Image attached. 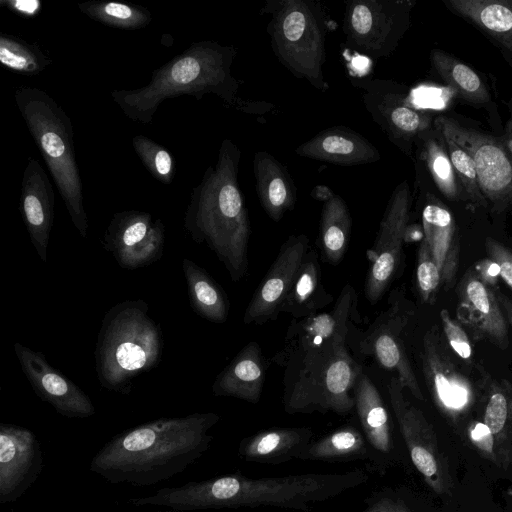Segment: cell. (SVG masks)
<instances>
[{
    "label": "cell",
    "mask_w": 512,
    "mask_h": 512,
    "mask_svg": "<svg viewBox=\"0 0 512 512\" xmlns=\"http://www.w3.org/2000/svg\"><path fill=\"white\" fill-rule=\"evenodd\" d=\"M430 58L438 75L460 97L474 104L490 101V94L481 78L466 64L437 49L431 52Z\"/></svg>",
    "instance_id": "cell-33"
},
{
    "label": "cell",
    "mask_w": 512,
    "mask_h": 512,
    "mask_svg": "<svg viewBox=\"0 0 512 512\" xmlns=\"http://www.w3.org/2000/svg\"><path fill=\"white\" fill-rule=\"evenodd\" d=\"M445 3L512 52V0H447Z\"/></svg>",
    "instance_id": "cell-30"
},
{
    "label": "cell",
    "mask_w": 512,
    "mask_h": 512,
    "mask_svg": "<svg viewBox=\"0 0 512 512\" xmlns=\"http://www.w3.org/2000/svg\"><path fill=\"white\" fill-rule=\"evenodd\" d=\"M476 367L487 393L483 424L491 435H499L512 422V385L507 380L494 379L481 366Z\"/></svg>",
    "instance_id": "cell-37"
},
{
    "label": "cell",
    "mask_w": 512,
    "mask_h": 512,
    "mask_svg": "<svg viewBox=\"0 0 512 512\" xmlns=\"http://www.w3.org/2000/svg\"><path fill=\"white\" fill-rule=\"evenodd\" d=\"M449 348L434 326L423 338L421 360L425 382L435 402L455 413L473 401L474 392L471 382L451 357Z\"/></svg>",
    "instance_id": "cell-18"
},
{
    "label": "cell",
    "mask_w": 512,
    "mask_h": 512,
    "mask_svg": "<svg viewBox=\"0 0 512 512\" xmlns=\"http://www.w3.org/2000/svg\"><path fill=\"white\" fill-rule=\"evenodd\" d=\"M443 333L452 351L463 360L470 361L472 346L470 339L459 320L451 317L448 310L440 313Z\"/></svg>",
    "instance_id": "cell-42"
},
{
    "label": "cell",
    "mask_w": 512,
    "mask_h": 512,
    "mask_svg": "<svg viewBox=\"0 0 512 512\" xmlns=\"http://www.w3.org/2000/svg\"><path fill=\"white\" fill-rule=\"evenodd\" d=\"M165 227L145 211L127 210L113 215L103 238V247L117 264L129 270L146 267L163 254Z\"/></svg>",
    "instance_id": "cell-13"
},
{
    "label": "cell",
    "mask_w": 512,
    "mask_h": 512,
    "mask_svg": "<svg viewBox=\"0 0 512 512\" xmlns=\"http://www.w3.org/2000/svg\"><path fill=\"white\" fill-rule=\"evenodd\" d=\"M422 158L440 192L449 200L457 201L463 194L455 171L440 141L432 135H424Z\"/></svg>",
    "instance_id": "cell-38"
},
{
    "label": "cell",
    "mask_w": 512,
    "mask_h": 512,
    "mask_svg": "<svg viewBox=\"0 0 512 512\" xmlns=\"http://www.w3.org/2000/svg\"><path fill=\"white\" fill-rule=\"evenodd\" d=\"M16 106L54 179L70 219L81 237L88 234L83 187L75 158L71 119L44 90L19 87Z\"/></svg>",
    "instance_id": "cell-6"
},
{
    "label": "cell",
    "mask_w": 512,
    "mask_h": 512,
    "mask_svg": "<svg viewBox=\"0 0 512 512\" xmlns=\"http://www.w3.org/2000/svg\"><path fill=\"white\" fill-rule=\"evenodd\" d=\"M356 412L368 443L387 454L392 448L389 414L372 380L362 371L354 388Z\"/></svg>",
    "instance_id": "cell-29"
},
{
    "label": "cell",
    "mask_w": 512,
    "mask_h": 512,
    "mask_svg": "<svg viewBox=\"0 0 512 512\" xmlns=\"http://www.w3.org/2000/svg\"><path fill=\"white\" fill-rule=\"evenodd\" d=\"M496 296L503 310L507 323L512 327V299L500 291L496 292Z\"/></svg>",
    "instance_id": "cell-46"
},
{
    "label": "cell",
    "mask_w": 512,
    "mask_h": 512,
    "mask_svg": "<svg viewBox=\"0 0 512 512\" xmlns=\"http://www.w3.org/2000/svg\"><path fill=\"white\" fill-rule=\"evenodd\" d=\"M14 351L34 392L57 413L67 418H88L96 413L90 397L53 368L42 352L18 342L14 344Z\"/></svg>",
    "instance_id": "cell-16"
},
{
    "label": "cell",
    "mask_w": 512,
    "mask_h": 512,
    "mask_svg": "<svg viewBox=\"0 0 512 512\" xmlns=\"http://www.w3.org/2000/svg\"><path fill=\"white\" fill-rule=\"evenodd\" d=\"M162 512H169V511H162Z\"/></svg>",
    "instance_id": "cell-48"
},
{
    "label": "cell",
    "mask_w": 512,
    "mask_h": 512,
    "mask_svg": "<svg viewBox=\"0 0 512 512\" xmlns=\"http://www.w3.org/2000/svg\"><path fill=\"white\" fill-rule=\"evenodd\" d=\"M356 318H359L357 294L350 284H346L331 311L294 320L290 324L285 345L273 359L284 366L294 357L321 353L346 343L350 321Z\"/></svg>",
    "instance_id": "cell-12"
},
{
    "label": "cell",
    "mask_w": 512,
    "mask_h": 512,
    "mask_svg": "<svg viewBox=\"0 0 512 512\" xmlns=\"http://www.w3.org/2000/svg\"><path fill=\"white\" fill-rule=\"evenodd\" d=\"M396 308L395 299V305L380 315L371 326L363 341L362 349L372 354L383 368L395 371L402 386L407 388L414 397L424 400L400 337L404 322L397 315Z\"/></svg>",
    "instance_id": "cell-22"
},
{
    "label": "cell",
    "mask_w": 512,
    "mask_h": 512,
    "mask_svg": "<svg viewBox=\"0 0 512 512\" xmlns=\"http://www.w3.org/2000/svg\"><path fill=\"white\" fill-rule=\"evenodd\" d=\"M298 156L343 166L363 165L381 159L378 149L354 130L336 126L325 129L299 145Z\"/></svg>",
    "instance_id": "cell-23"
},
{
    "label": "cell",
    "mask_w": 512,
    "mask_h": 512,
    "mask_svg": "<svg viewBox=\"0 0 512 512\" xmlns=\"http://www.w3.org/2000/svg\"><path fill=\"white\" fill-rule=\"evenodd\" d=\"M54 207L52 184L38 160L29 156L21 182L20 211L30 241L43 262L47 261Z\"/></svg>",
    "instance_id": "cell-21"
},
{
    "label": "cell",
    "mask_w": 512,
    "mask_h": 512,
    "mask_svg": "<svg viewBox=\"0 0 512 512\" xmlns=\"http://www.w3.org/2000/svg\"><path fill=\"white\" fill-rule=\"evenodd\" d=\"M416 278L423 302H431L441 284V274L423 238L418 249Z\"/></svg>",
    "instance_id": "cell-41"
},
{
    "label": "cell",
    "mask_w": 512,
    "mask_h": 512,
    "mask_svg": "<svg viewBox=\"0 0 512 512\" xmlns=\"http://www.w3.org/2000/svg\"><path fill=\"white\" fill-rule=\"evenodd\" d=\"M333 302L321 279L317 252L309 247L280 308L295 320L316 315Z\"/></svg>",
    "instance_id": "cell-27"
},
{
    "label": "cell",
    "mask_w": 512,
    "mask_h": 512,
    "mask_svg": "<svg viewBox=\"0 0 512 512\" xmlns=\"http://www.w3.org/2000/svg\"><path fill=\"white\" fill-rule=\"evenodd\" d=\"M220 416L162 417L122 431L93 456L89 470L111 484L152 486L184 472L209 449Z\"/></svg>",
    "instance_id": "cell-1"
},
{
    "label": "cell",
    "mask_w": 512,
    "mask_h": 512,
    "mask_svg": "<svg viewBox=\"0 0 512 512\" xmlns=\"http://www.w3.org/2000/svg\"><path fill=\"white\" fill-rule=\"evenodd\" d=\"M334 195L333 191H331L326 186H317L312 191V197L318 200L326 202Z\"/></svg>",
    "instance_id": "cell-47"
},
{
    "label": "cell",
    "mask_w": 512,
    "mask_h": 512,
    "mask_svg": "<svg viewBox=\"0 0 512 512\" xmlns=\"http://www.w3.org/2000/svg\"><path fill=\"white\" fill-rule=\"evenodd\" d=\"M182 269L191 309L207 321L223 324L229 315V301L222 287L194 261L184 258Z\"/></svg>",
    "instance_id": "cell-31"
},
{
    "label": "cell",
    "mask_w": 512,
    "mask_h": 512,
    "mask_svg": "<svg viewBox=\"0 0 512 512\" xmlns=\"http://www.w3.org/2000/svg\"><path fill=\"white\" fill-rule=\"evenodd\" d=\"M312 436L307 428H276L242 440L239 453L247 461L279 464L301 458Z\"/></svg>",
    "instance_id": "cell-28"
},
{
    "label": "cell",
    "mask_w": 512,
    "mask_h": 512,
    "mask_svg": "<svg viewBox=\"0 0 512 512\" xmlns=\"http://www.w3.org/2000/svg\"><path fill=\"white\" fill-rule=\"evenodd\" d=\"M240 156L234 142L222 141L217 162L193 188L184 217V228L192 240L208 246L233 282L247 273L251 231L238 184Z\"/></svg>",
    "instance_id": "cell-3"
},
{
    "label": "cell",
    "mask_w": 512,
    "mask_h": 512,
    "mask_svg": "<svg viewBox=\"0 0 512 512\" xmlns=\"http://www.w3.org/2000/svg\"><path fill=\"white\" fill-rule=\"evenodd\" d=\"M41 445L33 431L0 423V504L20 499L43 470Z\"/></svg>",
    "instance_id": "cell-15"
},
{
    "label": "cell",
    "mask_w": 512,
    "mask_h": 512,
    "mask_svg": "<svg viewBox=\"0 0 512 512\" xmlns=\"http://www.w3.org/2000/svg\"><path fill=\"white\" fill-rule=\"evenodd\" d=\"M264 10L271 14L267 31L280 63L298 79L320 91L328 90L323 70L326 24L321 7L307 0H273Z\"/></svg>",
    "instance_id": "cell-8"
},
{
    "label": "cell",
    "mask_w": 512,
    "mask_h": 512,
    "mask_svg": "<svg viewBox=\"0 0 512 512\" xmlns=\"http://www.w3.org/2000/svg\"><path fill=\"white\" fill-rule=\"evenodd\" d=\"M142 299L125 300L104 315L95 348V367L102 388L127 394L132 379L155 368L162 357L160 326Z\"/></svg>",
    "instance_id": "cell-5"
},
{
    "label": "cell",
    "mask_w": 512,
    "mask_h": 512,
    "mask_svg": "<svg viewBox=\"0 0 512 512\" xmlns=\"http://www.w3.org/2000/svg\"><path fill=\"white\" fill-rule=\"evenodd\" d=\"M366 452V440L361 432L352 426H345L309 444L301 459H350L364 457Z\"/></svg>",
    "instance_id": "cell-35"
},
{
    "label": "cell",
    "mask_w": 512,
    "mask_h": 512,
    "mask_svg": "<svg viewBox=\"0 0 512 512\" xmlns=\"http://www.w3.org/2000/svg\"><path fill=\"white\" fill-rule=\"evenodd\" d=\"M352 83L364 90V106L372 119L402 150L429 129V115L409 104L397 84L380 79Z\"/></svg>",
    "instance_id": "cell-14"
},
{
    "label": "cell",
    "mask_w": 512,
    "mask_h": 512,
    "mask_svg": "<svg viewBox=\"0 0 512 512\" xmlns=\"http://www.w3.org/2000/svg\"><path fill=\"white\" fill-rule=\"evenodd\" d=\"M81 13L107 26L136 30L150 24L151 12L139 5L115 1H87L78 4Z\"/></svg>",
    "instance_id": "cell-34"
},
{
    "label": "cell",
    "mask_w": 512,
    "mask_h": 512,
    "mask_svg": "<svg viewBox=\"0 0 512 512\" xmlns=\"http://www.w3.org/2000/svg\"><path fill=\"white\" fill-rule=\"evenodd\" d=\"M363 512H414L404 503L388 497H382L369 505Z\"/></svg>",
    "instance_id": "cell-45"
},
{
    "label": "cell",
    "mask_w": 512,
    "mask_h": 512,
    "mask_svg": "<svg viewBox=\"0 0 512 512\" xmlns=\"http://www.w3.org/2000/svg\"><path fill=\"white\" fill-rule=\"evenodd\" d=\"M266 363L261 347L251 341L218 374L212 385L216 396L233 397L258 403L263 390Z\"/></svg>",
    "instance_id": "cell-25"
},
{
    "label": "cell",
    "mask_w": 512,
    "mask_h": 512,
    "mask_svg": "<svg viewBox=\"0 0 512 512\" xmlns=\"http://www.w3.org/2000/svg\"><path fill=\"white\" fill-rule=\"evenodd\" d=\"M309 247L304 234L291 235L281 245L245 310V324L262 325L277 318Z\"/></svg>",
    "instance_id": "cell-17"
},
{
    "label": "cell",
    "mask_w": 512,
    "mask_h": 512,
    "mask_svg": "<svg viewBox=\"0 0 512 512\" xmlns=\"http://www.w3.org/2000/svg\"><path fill=\"white\" fill-rule=\"evenodd\" d=\"M256 190L260 204L273 221H280L294 208L296 188L281 163L270 153L258 151L253 160Z\"/></svg>",
    "instance_id": "cell-26"
},
{
    "label": "cell",
    "mask_w": 512,
    "mask_h": 512,
    "mask_svg": "<svg viewBox=\"0 0 512 512\" xmlns=\"http://www.w3.org/2000/svg\"><path fill=\"white\" fill-rule=\"evenodd\" d=\"M411 1L352 0L343 31L348 47L370 58L388 57L409 26Z\"/></svg>",
    "instance_id": "cell-9"
},
{
    "label": "cell",
    "mask_w": 512,
    "mask_h": 512,
    "mask_svg": "<svg viewBox=\"0 0 512 512\" xmlns=\"http://www.w3.org/2000/svg\"><path fill=\"white\" fill-rule=\"evenodd\" d=\"M236 49L210 40L198 41L153 70L150 82L132 90H114L112 100L132 121L150 123L166 99L183 95L201 99L214 94L237 105L239 81L232 75Z\"/></svg>",
    "instance_id": "cell-4"
},
{
    "label": "cell",
    "mask_w": 512,
    "mask_h": 512,
    "mask_svg": "<svg viewBox=\"0 0 512 512\" xmlns=\"http://www.w3.org/2000/svg\"><path fill=\"white\" fill-rule=\"evenodd\" d=\"M485 249L503 281L512 289V250L492 237L486 238Z\"/></svg>",
    "instance_id": "cell-43"
},
{
    "label": "cell",
    "mask_w": 512,
    "mask_h": 512,
    "mask_svg": "<svg viewBox=\"0 0 512 512\" xmlns=\"http://www.w3.org/2000/svg\"><path fill=\"white\" fill-rule=\"evenodd\" d=\"M410 189L406 181L392 192L372 249L367 251L370 262L364 292L371 305L383 296L399 267L408 228Z\"/></svg>",
    "instance_id": "cell-11"
},
{
    "label": "cell",
    "mask_w": 512,
    "mask_h": 512,
    "mask_svg": "<svg viewBox=\"0 0 512 512\" xmlns=\"http://www.w3.org/2000/svg\"><path fill=\"white\" fill-rule=\"evenodd\" d=\"M366 480L367 475L362 470L259 479L232 474L161 488L151 495L131 498L129 502L135 507L159 506L175 511L247 506L306 509L312 503L335 497Z\"/></svg>",
    "instance_id": "cell-2"
},
{
    "label": "cell",
    "mask_w": 512,
    "mask_h": 512,
    "mask_svg": "<svg viewBox=\"0 0 512 512\" xmlns=\"http://www.w3.org/2000/svg\"><path fill=\"white\" fill-rule=\"evenodd\" d=\"M403 391L404 387L398 377L393 376L388 384L390 404L412 462L427 482L440 491V465L432 429L423 413L407 401Z\"/></svg>",
    "instance_id": "cell-20"
},
{
    "label": "cell",
    "mask_w": 512,
    "mask_h": 512,
    "mask_svg": "<svg viewBox=\"0 0 512 512\" xmlns=\"http://www.w3.org/2000/svg\"><path fill=\"white\" fill-rule=\"evenodd\" d=\"M434 124L471 156L486 201L496 209L512 205V159L503 145L452 118L440 116Z\"/></svg>",
    "instance_id": "cell-10"
},
{
    "label": "cell",
    "mask_w": 512,
    "mask_h": 512,
    "mask_svg": "<svg viewBox=\"0 0 512 512\" xmlns=\"http://www.w3.org/2000/svg\"><path fill=\"white\" fill-rule=\"evenodd\" d=\"M439 134L445 144L448 157L455 171L464 199L472 207L486 208L488 202L482 194L476 168L471 156L449 135L443 132H439Z\"/></svg>",
    "instance_id": "cell-39"
},
{
    "label": "cell",
    "mask_w": 512,
    "mask_h": 512,
    "mask_svg": "<svg viewBox=\"0 0 512 512\" xmlns=\"http://www.w3.org/2000/svg\"><path fill=\"white\" fill-rule=\"evenodd\" d=\"M132 146L141 162L158 181L170 184L175 176V164L170 152L144 135L132 138Z\"/></svg>",
    "instance_id": "cell-40"
},
{
    "label": "cell",
    "mask_w": 512,
    "mask_h": 512,
    "mask_svg": "<svg viewBox=\"0 0 512 512\" xmlns=\"http://www.w3.org/2000/svg\"><path fill=\"white\" fill-rule=\"evenodd\" d=\"M458 320L478 339H486L501 349L508 347V327L496 293L475 271L468 270L457 288Z\"/></svg>",
    "instance_id": "cell-19"
},
{
    "label": "cell",
    "mask_w": 512,
    "mask_h": 512,
    "mask_svg": "<svg viewBox=\"0 0 512 512\" xmlns=\"http://www.w3.org/2000/svg\"><path fill=\"white\" fill-rule=\"evenodd\" d=\"M285 366L287 373H292L284 397L288 413L332 411L344 415L355 408L351 392L362 367L351 356L346 343L292 358Z\"/></svg>",
    "instance_id": "cell-7"
},
{
    "label": "cell",
    "mask_w": 512,
    "mask_h": 512,
    "mask_svg": "<svg viewBox=\"0 0 512 512\" xmlns=\"http://www.w3.org/2000/svg\"><path fill=\"white\" fill-rule=\"evenodd\" d=\"M423 239L426 241L440 274L441 284L449 290L455 284L459 268V237L456 222L434 197L427 198L422 210Z\"/></svg>",
    "instance_id": "cell-24"
},
{
    "label": "cell",
    "mask_w": 512,
    "mask_h": 512,
    "mask_svg": "<svg viewBox=\"0 0 512 512\" xmlns=\"http://www.w3.org/2000/svg\"><path fill=\"white\" fill-rule=\"evenodd\" d=\"M0 62L7 69L27 76L38 75L51 63L40 47L10 34L0 35Z\"/></svg>",
    "instance_id": "cell-36"
},
{
    "label": "cell",
    "mask_w": 512,
    "mask_h": 512,
    "mask_svg": "<svg viewBox=\"0 0 512 512\" xmlns=\"http://www.w3.org/2000/svg\"><path fill=\"white\" fill-rule=\"evenodd\" d=\"M352 220L345 201L334 194L324 202L320 221V248L323 261L336 265L349 244Z\"/></svg>",
    "instance_id": "cell-32"
},
{
    "label": "cell",
    "mask_w": 512,
    "mask_h": 512,
    "mask_svg": "<svg viewBox=\"0 0 512 512\" xmlns=\"http://www.w3.org/2000/svg\"><path fill=\"white\" fill-rule=\"evenodd\" d=\"M0 4L25 18L37 16L42 9V2L39 0H0Z\"/></svg>",
    "instance_id": "cell-44"
}]
</instances>
